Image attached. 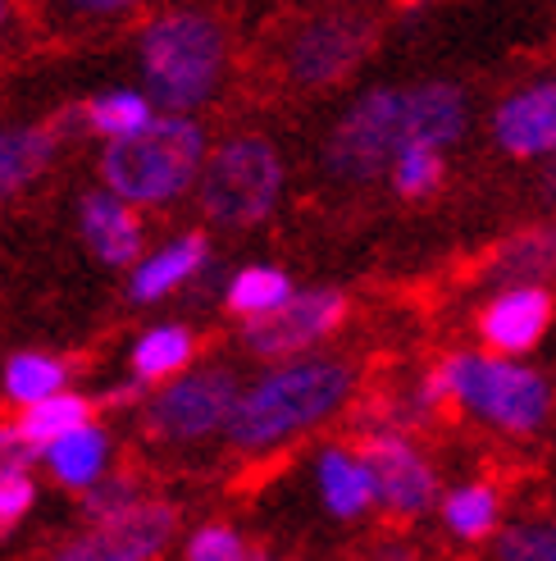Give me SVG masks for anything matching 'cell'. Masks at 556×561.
<instances>
[{
    "label": "cell",
    "mask_w": 556,
    "mask_h": 561,
    "mask_svg": "<svg viewBox=\"0 0 556 561\" xmlns=\"http://www.w3.org/2000/svg\"><path fill=\"white\" fill-rule=\"evenodd\" d=\"M470 128V96L448 78L383 82L347 101V110L324 133L320 164L338 183L383 179L406 147H456Z\"/></svg>",
    "instance_id": "obj_1"
},
{
    "label": "cell",
    "mask_w": 556,
    "mask_h": 561,
    "mask_svg": "<svg viewBox=\"0 0 556 561\" xmlns=\"http://www.w3.org/2000/svg\"><path fill=\"white\" fill-rule=\"evenodd\" d=\"M360 398V366L338 352H305L288 360H265L246 379L229 420L224 447L242 461H265L292 443L328 430Z\"/></svg>",
    "instance_id": "obj_2"
},
{
    "label": "cell",
    "mask_w": 556,
    "mask_h": 561,
    "mask_svg": "<svg viewBox=\"0 0 556 561\" xmlns=\"http://www.w3.org/2000/svg\"><path fill=\"white\" fill-rule=\"evenodd\" d=\"M132 69L160 110L206 115L233 82L238 37L206 0H160L132 23Z\"/></svg>",
    "instance_id": "obj_3"
},
{
    "label": "cell",
    "mask_w": 556,
    "mask_h": 561,
    "mask_svg": "<svg viewBox=\"0 0 556 561\" xmlns=\"http://www.w3.org/2000/svg\"><path fill=\"white\" fill-rule=\"evenodd\" d=\"M206 156H210V133H206L201 115L160 110L137 137L101 142L96 183L119 192L137 210L160 215V210L192 202Z\"/></svg>",
    "instance_id": "obj_4"
},
{
    "label": "cell",
    "mask_w": 556,
    "mask_h": 561,
    "mask_svg": "<svg viewBox=\"0 0 556 561\" xmlns=\"http://www.w3.org/2000/svg\"><path fill=\"white\" fill-rule=\"evenodd\" d=\"M433 370L442 379V392H448V407L484 430L524 438L538 434L552 415V383L524 366L520 356H502L488 347L452 352Z\"/></svg>",
    "instance_id": "obj_5"
},
{
    "label": "cell",
    "mask_w": 556,
    "mask_h": 561,
    "mask_svg": "<svg viewBox=\"0 0 556 561\" xmlns=\"http://www.w3.org/2000/svg\"><path fill=\"white\" fill-rule=\"evenodd\" d=\"M283 192H288L283 151L265 133H224L219 142H210L192 202H197L206 224L242 233L265 224L283 206Z\"/></svg>",
    "instance_id": "obj_6"
},
{
    "label": "cell",
    "mask_w": 556,
    "mask_h": 561,
    "mask_svg": "<svg viewBox=\"0 0 556 561\" xmlns=\"http://www.w3.org/2000/svg\"><path fill=\"white\" fill-rule=\"evenodd\" d=\"M374 37H379V27L366 10H351V5L311 10L292 19L274 46L278 78L305 96L333 92L370 60Z\"/></svg>",
    "instance_id": "obj_7"
},
{
    "label": "cell",
    "mask_w": 556,
    "mask_h": 561,
    "mask_svg": "<svg viewBox=\"0 0 556 561\" xmlns=\"http://www.w3.org/2000/svg\"><path fill=\"white\" fill-rule=\"evenodd\" d=\"M238 392L242 379L229 366H192L147 392V402L137 407V430L147 443L174 447V453L206 447L215 438L224 443Z\"/></svg>",
    "instance_id": "obj_8"
},
{
    "label": "cell",
    "mask_w": 556,
    "mask_h": 561,
    "mask_svg": "<svg viewBox=\"0 0 556 561\" xmlns=\"http://www.w3.org/2000/svg\"><path fill=\"white\" fill-rule=\"evenodd\" d=\"M183 535L178 502L147 493L137 507L109 516V520H82L78 535L50 548L55 561H155Z\"/></svg>",
    "instance_id": "obj_9"
},
{
    "label": "cell",
    "mask_w": 556,
    "mask_h": 561,
    "mask_svg": "<svg viewBox=\"0 0 556 561\" xmlns=\"http://www.w3.org/2000/svg\"><path fill=\"white\" fill-rule=\"evenodd\" d=\"M351 316V301L343 288H297L278 311L246 320L242 324V347L246 356L265 360H288V356H305V352H324L333 339L343 333Z\"/></svg>",
    "instance_id": "obj_10"
},
{
    "label": "cell",
    "mask_w": 556,
    "mask_h": 561,
    "mask_svg": "<svg viewBox=\"0 0 556 561\" xmlns=\"http://www.w3.org/2000/svg\"><path fill=\"white\" fill-rule=\"evenodd\" d=\"M366 447L374 489H379V512L393 520H420L438 507V470L429 453L415 443L410 430H360L356 438Z\"/></svg>",
    "instance_id": "obj_11"
},
{
    "label": "cell",
    "mask_w": 556,
    "mask_h": 561,
    "mask_svg": "<svg viewBox=\"0 0 556 561\" xmlns=\"http://www.w3.org/2000/svg\"><path fill=\"white\" fill-rule=\"evenodd\" d=\"M82 133V110H60L50 119H5L0 124V206L19 202L23 192H33L55 160L65 156L69 137Z\"/></svg>",
    "instance_id": "obj_12"
},
{
    "label": "cell",
    "mask_w": 556,
    "mask_h": 561,
    "mask_svg": "<svg viewBox=\"0 0 556 561\" xmlns=\"http://www.w3.org/2000/svg\"><path fill=\"white\" fill-rule=\"evenodd\" d=\"M556 297L547 284H497V293L479 306L475 333L488 352L530 356L552 329Z\"/></svg>",
    "instance_id": "obj_13"
},
{
    "label": "cell",
    "mask_w": 556,
    "mask_h": 561,
    "mask_svg": "<svg viewBox=\"0 0 556 561\" xmlns=\"http://www.w3.org/2000/svg\"><path fill=\"white\" fill-rule=\"evenodd\" d=\"M488 133L511 160H552L556 164V73L507 92L493 105Z\"/></svg>",
    "instance_id": "obj_14"
},
{
    "label": "cell",
    "mask_w": 556,
    "mask_h": 561,
    "mask_svg": "<svg viewBox=\"0 0 556 561\" xmlns=\"http://www.w3.org/2000/svg\"><path fill=\"white\" fill-rule=\"evenodd\" d=\"M210 261H215V251H210L206 233L187 229V233L164 238L128 265V301L132 306H160L187 288H197L210 270Z\"/></svg>",
    "instance_id": "obj_15"
},
{
    "label": "cell",
    "mask_w": 556,
    "mask_h": 561,
    "mask_svg": "<svg viewBox=\"0 0 556 561\" xmlns=\"http://www.w3.org/2000/svg\"><path fill=\"white\" fill-rule=\"evenodd\" d=\"M78 233H82V247L105 270H128L147 251V210H137L119 192L96 183L78 202Z\"/></svg>",
    "instance_id": "obj_16"
},
{
    "label": "cell",
    "mask_w": 556,
    "mask_h": 561,
    "mask_svg": "<svg viewBox=\"0 0 556 561\" xmlns=\"http://www.w3.org/2000/svg\"><path fill=\"white\" fill-rule=\"evenodd\" d=\"M311 480H315V497L328 520L356 525L370 512H379L374 470L360 443H324L311 461Z\"/></svg>",
    "instance_id": "obj_17"
},
{
    "label": "cell",
    "mask_w": 556,
    "mask_h": 561,
    "mask_svg": "<svg viewBox=\"0 0 556 561\" xmlns=\"http://www.w3.org/2000/svg\"><path fill=\"white\" fill-rule=\"evenodd\" d=\"M37 466L46 470V480L55 489H65V493H88L92 484H101L109 470L119 466V438L109 434V425H101V420H82L78 430L60 434L55 443L42 447V457Z\"/></svg>",
    "instance_id": "obj_18"
},
{
    "label": "cell",
    "mask_w": 556,
    "mask_h": 561,
    "mask_svg": "<svg viewBox=\"0 0 556 561\" xmlns=\"http://www.w3.org/2000/svg\"><path fill=\"white\" fill-rule=\"evenodd\" d=\"M197 356H201L197 329L183 324V320H160V324H147L128 343L124 375H132L137 383H147V388H160L164 379H174V375L197 366Z\"/></svg>",
    "instance_id": "obj_19"
},
{
    "label": "cell",
    "mask_w": 556,
    "mask_h": 561,
    "mask_svg": "<svg viewBox=\"0 0 556 561\" xmlns=\"http://www.w3.org/2000/svg\"><path fill=\"white\" fill-rule=\"evenodd\" d=\"M78 366L69 356H55V352H14L5 366H0V398H5L14 411L23 407H37L55 392L73 388Z\"/></svg>",
    "instance_id": "obj_20"
},
{
    "label": "cell",
    "mask_w": 556,
    "mask_h": 561,
    "mask_svg": "<svg viewBox=\"0 0 556 561\" xmlns=\"http://www.w3.org/2000/svg\"><path fill=\"white\" fill-rule=\"evenodd\" d=\"M78 110H82V133L96 137V142H124V137H137L160 115V105L151 101V92L142 88V82H137V88H105V92L88 96Z\"/></svg>",
    "instance_id": "obj_21"
},
{
    "label": "cell",
    "mask_w": 556,
    "mask_h": 561,
    "mask_svg": "<svg viewBox=\"0 0 556 561\" xmlns=\"http://www.w3.org/2000/svg\"><path fill=\"white\" fill-rule=\"evenodd\" d=\"M438 520L456 543H484L502 529V493L484 480L456 484L438 497Z\"/></svg>",
    "instance_id": "obj_22"
},
{
    "label": "cell",
    "mask_w": 556,
    "mask_h": 561,
    "mask_svg": "<svg viewBox=\"0 0 556 561\" xmlns=\"http://www.w3.org/2000/svg\"><path fill=\"white\" fill-rule=\"evenodd\" d=\"M292 293H297V284H292L288 270L252 261V265H242V270H233L224 278V293H219V297H224V311L238 324H246V320H260V316L278 311V306H283Z\"/></svg>",
    "instance_id": "obj_23"
},
{
    "label": "cell",
    "mask_w": 556,
    "mask_h": 561,
    "mask_svg": "<svg viewBox=\"0 0 556 561\" xmlns=\"http://www.w3.org/2000/svg\"><path fill=\"white\" fill-rule=\"evenodd\" d=\"M160 0H33V14L55 33H105V27L137 23Z\"/></svg>",
    "instance_id": "obj_24"
},
{
    "label": "cell",
    "mask_w": 556,
    "mask_h": 561,
    "mask_svg": "<svg viewBox=\"0 0 556 561\" xmlns=\"http://www.w3.org/2000/svg\"><path fill=\"white\" fill-rule=\"evenodd\" d=\"M552 270H556V233H547V229L511 233L507 242H497L488 256V274L497 284H547Z\"/></svg>",
    "instance_id": "obj_25"
},
{
    "label": "cell",
    "mask_w": 556,
    "mask_h": 561,
    "mask_svg": "<svg viewBox=\"0 0 556 561\" xmlns=\"http://www.w3.org/2000/svg\"><path fill=\"white\" fill-rule=\"evenodd\" d=\"M101 411V402L92 398V392H78V388H65V392H55V398H46V402H37V407H23V411H14L19 415V425H23V434L37 443V453L46 443H55L60 434H69V430H78L82 420H92Z\"/></svg>",
    "instance_id": "obj_26"
},
{
    "label": "cell",
    "mask_w": 556,
    "mask_h": 561,
    "mask_svg": "<svg viewBox=\"0 0 556 561\" xmlns=\"http://www.w3.org/2000/svg\"><path fill=\"white\" fill-rule=\"evenodd\" d=\"M442 183H448V151L442 147L415 142L387 164V187H393L402 202H429V196L442 192Z\"/></svg>",
    "instance_id": "obj_27"
},
{
    "label": "cell",
    "mask_w": 556,
    "mask_h": 561,
    "mask_svg": "<svg viewBox=\"0 0 556 561\" xmlns=\"http://www.w3.org/2000/svg\"><path fill=\"white\" fill-rule=\"evenodd\" d=\"M256 557L265 552L229 520H206L183 539V561H256Z\"/></svg>",
    "instance_id": "obj_28"
},
{
    "label": "cell",
    "mask_w": 556,
    "mask_h": 561,
    "mask_svg": "<svg viewBox=\"0 0 556 561\" xmlns=\"http://www.w3.org/2000/svg\"><path fill=\"white\" fill-rule=\"evenodd\" d=\"M147 493H151V489L142 484V474L115 466L101 484H92L88 493H78V512H82V520H109V516L137 507V502H142Z\"/></svg>",
    "instance_id": "obj_29"
},
{
    "label": "cell",
    "mask_w": 556,
    "mask_h": 561,
    "mask_svg": "<svg viewBox=\"0 0 556 561\" xmlns=\"http://www.w3.org/2000/svg\"><path fill=\"white\" fill-rule=\"evenodd\" d=\"M497 561H556V520H524L497 529L493 539Z\"/></svg>",
    "instance_id": "obj_30"
},
{
    "label": "cell",
    "mask_w": 556,
    "mask_h": 561,
    "mask_svg": "<svg viewBox=\"0 0 556 561\" xmlns=\"http://www.w3.org/2000/svg\"><path fill=\"white\" fill-rule=\"evenodd\" d=\"M33 507H37V480H33V470L5 474V480H0V543H5L27 516H33Z\"/></svg>",
    "instance_id": "obj_31"
},
{
    "label": "cell",
    "mask_w": 556,
    "mask_h": 561,
    "mask_svg": "<svg viewBox=\"0 0 556 561\" xmlns=\"http://www.w3.org/2000/svg\"><path fill=\"white\" fill-rule=\"evenodd\" d=\"M37 443L23 434V425H19V415H10V420H0V480L5 474H23V470H33L37 466Z\"/></svg>",
    "instance_id": "obj_32"
},
{
    "label": "cell",
    "mask_w": 556,
    "mask_h": 561,
    "mask_svg": "<svg viewBox=\"0 0 556 561\" xmlns=\"http://www.w3.org/2000/svg\"><path fill=\"white\" fill-rule=\"evenodd\" d=\"M19 23H23V0H0V46L14 37Z\"/></svg>",
    "instance_id": "obj_33"
}]
</instances>
